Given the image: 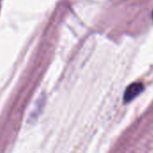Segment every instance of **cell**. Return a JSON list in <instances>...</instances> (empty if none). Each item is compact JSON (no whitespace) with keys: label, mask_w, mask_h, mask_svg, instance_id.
Masks as SVG:
<instances>
[{"label":"cell","mask_w":153,"mask_h":153,"mask_svg":"<svg viewBox=\"0 0 153 153\" xmlns=\"http://www.w3.org/2000/svg\"><path fill=\"white\" fill-rule=\"evenodd\" d=\"M144 89V86L142 82H134L132 84H130L124 94V101L125 103H129L130 101H132L137 95H139L140 93L143 92Z\"/></svg>","instance_id":"1"},{"label":"cell","mask_w":153,"mask_h":153,"mask_svg":"<svg viewBox=\"0 0 153 153\" xmlns=\"http://www.w3.org/2000/svg\"><path fill=\"white\" fill-rule=\"evenodd\" d=\"M152 17H153V13H152Z\"/></svg>","instance_id":"2"}]
</instances>
